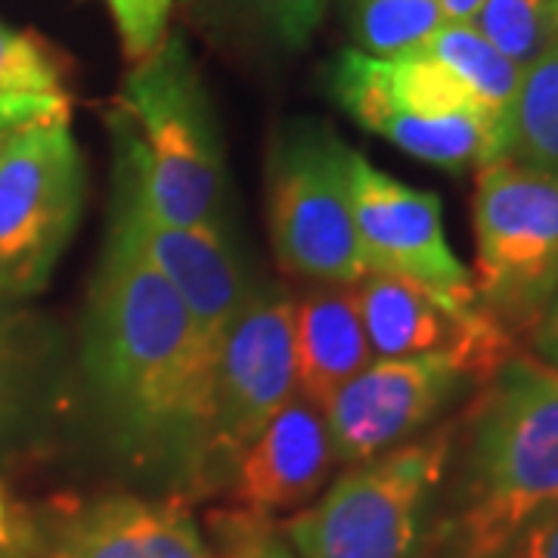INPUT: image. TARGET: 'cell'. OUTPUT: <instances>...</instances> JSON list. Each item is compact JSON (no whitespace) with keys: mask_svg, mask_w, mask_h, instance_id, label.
Wrapping results in <instances>:
<instances>
[{"mask_svg":"<svg viewBox=\"0 0 558 558\" xmlns=\"http://www.w3.org/2000/svg\"><path fill=\"white\" fill-rule=\"evenodd\" d=\"M69 62L38 32L0 22V97H69Z\"/></svg>","mask_w":558,"mask_h":558,"instance_id":"obj_22","label":"cell"},{"mask_svg":"<svg viewBox=\"0 0 558 558\" xmlns=\"http://www.w3.org/2000/svg\"><path fill=\"white\" fill-rule=\"evenodd\" d=\"M119 28L124 57L131 62L146 60L159 50L168 35L171 0H106Z\"/></svg>","mask_w":558,"mask_h":558,"instance_id":"obj_23","label":"cell"},{"mask_svg":"<svg viewBox=\"0 0 558 558\" xmlns=\"http://www.w3.org/2000/svg\"><path fill=\"white\" fill-rule=\"evenodd\" d=\"M84 208V159L69 119L0 137V299L50 282Z\"/></svg>","mask_w":558,"mask_h":558,"instance_id":"obj_8","label":"cell"},{"mask_svg":"<svg viewBox=\"0 0 558 558\" xmlns=\"http://www.w3.org/2000/svg\"><path fill=\"white\" fill-rule=\"evenodd\" d=\"M50 344L38 319L0 299V450L25 428L38 403Z\"/></svg>","mask_w":558,"mask_h":558,"instance_id":"obj_17","label":"cell"},{"mask_svg":"<svg viewBox=\"0 0 558 558\" xmlns=\"http://www.w3.org/2000/svg\"><path fill=\"white\" fill-rule=\"evenodd\" d=\"M354 50L400 57L416 50L444 25L440 0H341Z\"/></svg>","mask_w":558,"mask_h":558,"instance_id":"obj_20","label":"cell"},{"mask_svg":"<svg viewBox=\"0 0 558 558\" xmlns=\"http://www.w3.org/2000/svg\"><path fill=\"white\" fill-rule=\"evenodd\" d=\"M292 319L295 299L279 289H255L223 332L211 388L205 487L230 481L248 444L299 395Z\"/></svg>","mask_w":558,"mask_h":558,"instance_id":"obj_9","label":"cell"},{"mask_svg":"<svg viewBox=\"0 0 558 558\" xmlns=\"http://www.w3.org/2000/svg\"><path fill=\"white\" fill-rule=\"evenodd\" d=\"M44 558H220L178 499L102 497L53 521Z\"/></svg>","mask_w":558,"mask_h":558,"instance_id":"obj_14","label":"cell"},{"mask_svg":"<svg viewBox=\"0 0 558 558\" xmlns=\"http://www.w3.org/2000/svg\"><path fill=\"white\" fill-rule=\"evenodd\" d=\"M457 425L444 422L381 457L348 465L286 521L295 558H416L428 499L447 475Z\"/></svg>","mask_w":558,"mask_h":558,"instance_id":"obj_5","label":"cell"},{"mask_svg":"<svg viewBox=\"0 0 558 558\" xmlns=\"http://www.w3.org/2000/svg\"><path fill=\"white\" fill-rule=\"evenodd\" d=\"M336 465L326 416L301 395L264 425L233 465V494L252 515L299 509L317 497Z\"/></svg>","mask_w":558,"mask_h":558,"instance_id":"obj_15","label":"cell"},{"mask_svg":"<svg viewBox=\"0 0 558 558\" xmlns=\"http://www.w3.org/2000/svg\"><path fill=\"white\" fill-rule=\"evenodd\" d=\"M351 202L366 270L413 279L444 299L478 304L472 274L447 242L444 211L435 193L400 183L354 153Z\"/></svg>","mask_w":558,"mask_h":558,"instance_id":"obj_13","label":"cell"},{"mask_svg":"<svg viewBox=\"0 0 558 558\" xmlns=\"http://www.w3.org/2000/svg\"><path fill=\"white\" fill-rule=\"evenodd\" d=\"M112 193L116 199L109 236L124 242L134 255L146 260L178 292L202 336L220 348L223 332L255 292L223 230L178 227L161 220L143 202L131 171L119 159Z\"/></svg>","mask_w":558,"mask_h":558,"instance_id":"obj_11","label":"cell"},{"mask_svg":"<svg viewBox=\"0 0 558 558\" xmlns=\"http://www.w3.org/2000/svg\"><path fill=\"white\" fill-rule=\"evenodd\" d=\"M292 329L299 395L317 410H326L341 385L376 360L360 319L354 286L317 282L314 292L295 301Z\"/></svg>","mask_w":558,"mask_h":558,"instance_id":"obj_16","label":"cell"},{"mask_svg":"<svg viewBox=\"0 0 558 558\" xmlns=\"http://www.w3.org/2000/svg\"><path fill=\"white\" fill-rule=\"evenodd\" d=\"M326 87L360 128L418 161L462 171L506 159L509 121L484 109L422 47L400 57L341 50L326 69Z\"/></svg>","mask_w":558,"mask_h":558,"instance_id":"obj_4","label":"cell"},{"mask_svg":"<svg viewBox=\"0 0 558 558\" xmlns=\"http://www.w3.org/2000/svg\"><path fill=\"white\" fill-rule=\"evenodd\" d=\"M215 363L178 292L109 236L81 326V376L109 444L156 478L205 487Z\"/></svg>","mask_w":558,"mask_h":558,"instance_id":"obj_1","label":"cell"},{"mask_svg":"<svg viewBox=\"0 0 558 558\" xmlns=\"http://www.w3.org/2000/svg\"><path fill=\"white\" fill-rule=\"evenodd\" d=\"M472 25L524 69L558 40V0H484Z\"/></svg>","mask_w":558,"mask_h":558,"instance_id":"obj_21","label":"cell"},{"mask_svg":"<svg viewBox=\"0 0 558 558\" xmlns=\"http://www.w3.org/2000/svg\"><path fill=\"white\" fill-rule=\"evenodd\" d=\"M227 543H230V553H227V558H248L245 556V546H242L240 534H233Z\"/></svg>","mask_w":558,"mask_h":558,"instance_id":"obj_30","label":"cell"},{"mask_svg":"<svg viewBox=\"0 0 558 558\" xmlns=\"http://www.w3.org/2000/svg\"><path fill=\"white\" fill-rule=\"evenodd\" d=\"M354 149L332 124L289 121L267 159V230L282 270L354 286L366 274L351 202Z\"/></svg>","mask_w":558,"mask_h":558,"instance_id":"obj_6","label":"cell"},{"mask_svg":"<svg viewBox=\"0 0 558 558\" xmlns=\"http://www.w3.org/2000/svg\"><path fill=\"white\" fill-rule=\"evenodd\" d=\"M422 50L444 62L475 94V100L484 109L509 121V109L515 102L524 69L515 65L506 53H499L472 22H444L438 32L422 44Z\"/></svg>","mask_w":558,"mask_h":558,"instance_id":"obj_19","label":"cell"},{"mask_svg":"<svg viewBox=\"0 0 558 558\" xmlns=\"http://www.w3.org/2000/svg\"><path fill=\"white\" fill-rule=\"evenodd\" d=\"M260 515H245V524H242V531H236L242 539V546H245V556L248 558H295L292 556V549H289V543L286 539H279L274 531H267L264 524H260Z\"/></svg>","mask_w":558,"mask_h":558,"instance_id":"obj_27","label":"cell"},{"mask_svg":"<svg viewBox=\"0 0 558 558\" xmlns=\"http://www.w3.org/2000/svg\"><path fill=\"white\" fill-rule=\"evenodd\" d=\"M506 159L558 178V40L521 72Z\"/></svg>","mask_w":558,"mask_h":558,"instance_id":"obj_18","label":"cell"},{"mask_svg":"<svg viewBox=\"0 0 558 558\" xmlns=\"http://www.w3.org/2000/svg\"><path fill=\"white\" fill-rule=\"evenodd\" d=\"M354 295L373 357L447 354L459 360L478 385L515 357V339L487 317L481 304L444 299L413 279L381 270H366L354 282Z\"/></svg>","mask_w":558,"mask_h":558,"instance_id":"obj_12","label":"cell"},{"mask_svg":"<svg viewBox=\"0 0 558 558\" xmlns=\"http://www.w3.org/2000/svg\"><path fill=\"white\" fill-rule=\"evenodd\" d=\"M447 558H506L521 534L558 509V373L534 357L506 360L462 416Z\"/></svg>","mask_w":558,"mask_h":558,"instance_id":"obj_2","label":"cell"},{"mask_svg":"<svg viewBox=\"0 0 558 558\" xmlns=\"http://www.w3.org/2000/svg\"><path fill=\"white\" fill-rule=\"evenodd\" d=\"M469 385H478L475 376L447 354L376 357L323 410L336 465H357L425 435Z\"/></svg>","mask_w":558,"mask_h":558,"instance_id":"obj_10","label":"cell"},{"mask_svg":"<svg viewBox=\"0 0 558 558\" xmlns=\"http://www.w3.org/2000/svg\"><path fill=\"white\" fill-rule=\"evenodd\" d=\"M475 299L512 339L531 336L558 295V178L519 161L478 168Z\"/></svg>","mask_w":558,"mask_h":558,"instance_id":"obj_7","label":"cell"},{"mask_svg":"<svg viewBox=\"0 0 558 558\" xmlns=\"http://www.w3.org/2000/svg\"><path fill=\"white\" fill-rule=\"evenodd\" d=\"M245 3L270 28V35L289 50L307 47L329 10V0H245Z\"/></svg>","mask_w":558,"mask_h":558,"instance_id":"obj_24","label":"cell"},{"mask_svg":"<svg viewBox=\"0 0 558 558\" xmlns=\"http://www.w3.org/2000/svg\"><path fill=\"white\" fill-rule=\"evenodd\" d=\"M183 3H186V0H183Z\"/></svg>","mask_w":558,"mask_h":558,"instance_id":"obj_31","label":"cell"},{"mask_svg":"<svg viewBox=\"0 0 558 558\" xmlns=\"http://www.w3.org/2000/svg\"><path fill=\"white\" fill-rule=\"evenodd\" d=\"M484 0H440L444 20L447 22H472Z\"/></svg>","mask_w":558,"mask_h":558,"instance_id":"obj_29","label":"cell"},{"mask_svg":"<svg viewBox=\"0 0 558 558\" xmlns=\"http://www.w3.org/2000/svg\"><path fill=\"white\" fill-rule=\"evenodd\" d=\"M506 558H558V509L531 524Z\"/></svg>","mask_w":558,"mask_h":558,"instance_id":"obj_26","label":"cell"},{"mask_svg":"<svg viewBox=\"0 0 558 558\" xmlns=\"http://www.w3.org/2000/svg\"><path fill=\"white\" fill-rule=\"evenodd\" d=\"M69 119V97H0V137L40 124Z\"/></svg>","mask_w":558,"mask_h":558,"instance_id":"obj_25","label":"cell"},{"mask_svg":"<svg viewBox=\"0 0 558 558\" xmlns=\"http://www.w3.org/2000/svg\"><path fill=\"white\" fill-rule=\"evenodd\" d=\"M112 153L168 223L220 230L227 165L199 69L180 35L134 62L109 116Z\"/></svg>","mask_w":558,"mask_h":558,"instance_id":"obj_3","label":"cell"},{"mask_svg":"<svg viewBox=\"0 0 558 558\" xmlns=\"http://www.w3.org/2000/svg\"><path fill=\"white\" fill-rule=\"evenodd\" d=\"M531 341H534V351H537L539 363L558 373V295L549 301V307L534 323Z\"/></svg>","mask_w":558,"mask_h":558,"instance_id":"obj_28","label":"cell"}]
</instances>
